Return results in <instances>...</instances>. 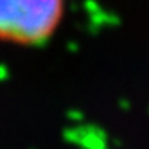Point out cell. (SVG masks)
<instances>
[{"label":"cell","instance_id":"2","mask_svg":"<svg viewBox=\"0 0 149 149\" xmlns=\"http://www.w3.org/2000/svg\"><path fill=\"white\" fill-rule=\"evenodd\" d=\"M81 149H108V136L97 126H81Z\"/></svg>","mask_w":149,"mask_h":149},{"label":"cell","instance_id":"4","mask_svg":"<svg viewBox=\"0 0 149 149\" xmlns=\"http://www.w3.org/2000/svg\"><path fill=\"white\" fill-rule=\"evenodd\" d=\"M2 77H6V70H4V68H0V79H2Z\"/></svg>","mask_w":149,"mask_h":149},{"label":"cell","instance_id":"1","mask_svg":"<svg viewBox=\"0 0 149 149\" xmlns=\"http://www.w3.org/2000/svg\"><path fill=\"white\" fill-rule=\"evenodd\" d=\"M63 0H0V36L41 43L56 27Z\"/></svg>","mask_w":149,"mask_h":149},{"label":"cell","instance_id":"3","mask_svg":"<svg viewBox=\"0 0 149 149\" xmlns=\"http://www.w3.org/2000/svg\"><path fill=\"white\" fill-rule=\"evenodd\" d=\"M67 117H68L70 120H74V122H81L83 120V113L81 111H76V110H70L67 113Z\"/></svg>","mask_w":149,"mask_h":149}]
</instances>
